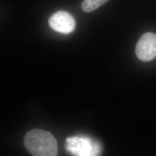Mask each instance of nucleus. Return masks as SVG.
Instances as JSON below:
<instances>
[{"instance_id": "f257e3e1", "label": "nucleus", "mask_w": 156, "mask_h": 156, "mask_svg": "<svg viewBox=\"0 0 156 156\" xmlns=\"http://www.w3.org/2000/svg\"><path fill=\"white\" fill-rule=\"evenodd\" d=\"M24 143L33 156H57L58 144L55 137L49 131L34 129L26 134Z\"/></svg>"}, {"instance_id": "7ed1b4c3", "label": "nucleus", "mask_w": 156, "mask_h": 156, "mask_svg": "<svg viewBox=\"0 0 156 156\" xmlns=\"http://www.w3.org/2000/svg\"><path fill=\"white\" fill-rule=\"evenodd\" d=\"M136 55L142 62H149L156 57V34L145 33L138 41L136 48Z\"/></svg>"}, {"instance_id": "39448f33", "label": "nucleus", "mask_w": 156, "mask_h": 156, "mask_svg": "<svg viewBox=\"0 0 156 156\" xmlns=\"http://www.w3.org/2000/svg\"><path fill=\"white\" fill-rule=\"evenodd\" d=\"M108 1V0H84L82 4V9L86 12L94 11Z\"/></svg>"}, {"instance_id": "20e7f679", "label": "nucleus", "mask_w": 156, "mask_h": 156, "mask_svg": "<svg viewBox=\"0 0 156 156\" xmlns=\"http://www.w3.org/2000/svg\"><path fill=\"white\" fill-rule=\"evenodd\" d=\"M50 27L57 32L68 34L75 28L76 23L73 15L66 11L57 12L49 19Z\"/></svg>"}, {"instance_id": "f03ea898", "label": "nucleus", "mask_w": 156, "mask_h": 156, "mask_svg": "<svg viewBox=\"0 0 156 156\" xmlns=\"http://www.w3.org/2000/svg\"><path fill=\"white\" fill-rule=\"evenodd\" d=\"M67 151L75 156H97L98 146L91 140L84 137L68 138Z\"/></svg>"}]
</instances>
